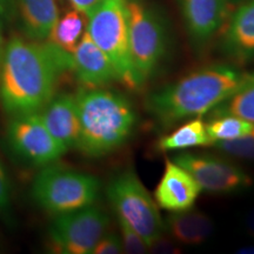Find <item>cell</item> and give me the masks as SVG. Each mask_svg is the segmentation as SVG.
Segmentation results:
<instances>
[{
    "instance_id": "5b68a950",
    "label": "cell",
    "mask_w": 254,
    "mask_h": 254,
    "mask_svg": "<svg viewBox=\"0 0 254 254\" xmlns=\"http://www.w3.org/2000/svg\"><path fill=\"white\" fill-rule=\"evenodd\" d=\"M87 18L86 31L113 64L119 82L136 90L129 57L127 0H101Z\"/></svg>"
},
{
    "instance_id": "f1b7e54d",
    "label": "cell",
    "mask_w": 254,
    "mask_h": 254,
    "mask_svg": "<svg viewBox=\"0 0 254 254\" xmlns=\"http://www.w3.org/2000/svg\"><path fill=\"white\" fill-rule=\"evenodd\" d=\"M0 21H1V20H0ZM4 49H5V45H4V38H2L1 24H0V63H1V59H2V53H4Z\"/></svg>"
},
{
    "instance_id": "f546056e",
    "label": "cell",
    "mask_w": 254,
    "mask_h": 254,
    "mask_svg": "<svg viewBox=\"0 0 254 254\" xmlns=\"http://www.w3.org/2000/svg\"><path fill=\"white\" fill-rule=\"evenodd\" d=\"M239 253H244V254H254V246H247V247H243L238 251Z\"/></svg>"
},
{
    "instance_id": "ac0fdd59",
    "label": "cell",
    "mask_w": 254,
    "mask_h": 254,
    "mask_svg": "<svg viewBox=\"0 0 254 254\" xmlns=\"http://www.w3.org/2000/svg\"><path fill=\"white\" fill-rule=\"evenodd\" d=\"M212 145L213 141L209 138L206 124L198 117L186 120L170 134L161 136L157 142V148L160 152H173Z\"/></svg>"
},
{
    "instance_id": "8fae6325",
    "label": "cell",
    "mask_w": 254,
    "mask_h": 254,
    "mask_svg": "<svg viewBox=\"0 0 254 254\" xmlns=\"http://www.w3.org/2000/svg\"><path fill=\"white\" fill-rule=\"evenodd\" d=\"M202 190L195 179L173 159H166L163 176L154 190V200L159 208L182 212L192 208Z\"/></svg>"
},
{
    "instance_id": "6da1fadb",
    "label": "cell",
    "mask_w": 254,
    "mask_h": 254,
    "mask_svg": "<svg viewBox=\"0 0 254 254\" xmlns=\"http://www.w3.org/2000/svg\"><path fill=\"white\" fill-rule=\"evenodd\" d=\"M73 55L49 41L12 37L0 63V100L11 116L40 112L56 95L59 79L72 71Z\"/></svg>"
},
{
    "instance_id": "9c48e42d",
    "label": "cell",
    "mask_w": 254,
    "mask_h": 254,
    "mask_svg": "<svg viewBox=\"0 0 254 254\" xmlns=\"http://www.w3.org/2000/svg\"><path fill=\"white\" fill-rule=\"evenodd\" d=\"M12 117L7 126V141L20 159L34 166L45 167L55 164L67 152L51 134L39 112Z\"/></svg>"
},
{
    "instance_id": "e0dca14e",
    "label": "cell",
    "mask_w": 254,
    "mask_h": 254,
    "mask_svg": "<svg viewBox=\"0 0 254 254\" xmlns=\"http://www.w3.org/2000/svg\"><path fill=\"white\" fill-rule=\"evenodd\" d=\"M27 39L45 41L59 18L56 0H14Z\"/></svg>"
},
{
    "instance_id": "52a82bcc",
    "label": "cell",
    "mask_w": 254,
    "mask_h": 254,
    "mask_svg": "<svg viewBox=\"0 0 254 254\" xmlns=\"http://www.w3.org/2000/svg\"><path fill=\"white\" fill-rule=\"evenodd\" d=\"M129 57L138 88L157 72L166 53V32L144 0H127Z\"/></svg>"
},
{
    "instance_id": "4316f807",
    "label": "cell",
    "mask_w": 254,
    "mask_h": 254,
    "mask_svg": "<svg viewBox=\"0 0 254 254\" xmlns=\"http://www.w3.org/2000/svg\"><path fill=\"white\" fill-rule=\"evenodd\" d=\"M71 2L72 7L80 11L87 17V14L97 6L101 0H68Z\"/></svg>"
},
{
    "instance_id": "44dd1931",
    "label": "cell",
    "mask_w": 254,
    "mask_h": 254,
    "mask_svg": "<svg viewBox=\"0 0 254 254\" xmlns=\"http://www.w3.org/2000/svg\"><path fill=\"white\" fill-rule=\"evenodd\" d=\"M206 128L213 142L232 140L253 133L254 123L234 116H219L213 117L211 122L206 124Z\"/></svg>"
},
{
    "instance_id": "d4e9b609",
    "label": "cell",
    "mask_w": 254,
    "mask_h": 254,
    "mask_svg": "<svg viewBox=\"0 0 254 254\" xmlns=\"http://www.w3.org/2000/svg\"><path fill=\"white\" fill-rule=\"evenodd\" d=\"M124 253L123 244L120 236L117 234H106L98 240L92 250L91 254H120Z\"/></svg>"
},
{
    "instance_id": "ba28073f",
    "label": "cell",
    "mask_w": 254,
    "mask_h": 254,
    "mask_svg": "<svg viewBox=\"0 0 254 254\" xmlns=\"http://www.w3.org/2000/svg\"><path fill=\"white\" fill-rule=\"evenodd\" d=\"M109 226V215L94 204L58 214L49 227V249L60 254H91Z\"/></svg>"
},
{
    "instance_id": "3957f363",
    "label": "cell",
    "mask_w": 254,
    "mask_h": 254,
    "mask_svg": "<svg viewBox=\"0 0 254 254\" xmlns=\"http://www.w3.org/2000/svg\"><path fill=\"white\" fill-rule=\"evenodd\" d=\"M79 114L77 150L87 158H101L128 141L138 116L125 95L99 88H81L75 94Z\"/></svg>"
},
{
    "instance_id": "4fadbf2b",
    "label": "cell",
    "mask_w": 254,
    "mask_h": 254,
    "mask_svg": "<svg viewBox=\"0 0 254 254\" xmlns=\"http://www.w3.org/2000/svg\"><path fill=\"white\" fill-rule=\"evenodd\" d=\"M179 5L190 38L202 45L226 23L230 0H179Z\"/></svg>"
},
{
    "instance_id": "603a6c76",
    "label": "cell",
    "mask_w": 254,
    "mask_h": 254,
    "mask_svg": "<svg viewBox=\"0 0 254 254\" xmlns=\"http://www.w3.org/2000/svg\"><path fill=\"white\" fill-rule=\"evenodd\" d=\"M118 222L124 253L142 254L148 252L147 243L138 232L133 230L126 221L122 220V219H118Z\"/></svg>"
},
{
    "instance_id": "5bb4252c",
    "label": "cell",
    "mask_w": 254,
    "mask_h": 254,
    "mask_svg": "<svg viewBox=\"0 0 254 254\" xmlns=\"http://www.w3.org/2000/svg\"><path fill=\"white\" fill-rule=\"evenodd\" d=\"M39 113L51 134L66 150L77 147L80 125L75 95L56 94Z\"/></svg>"
},
{
    "instance_id": "7c38bea8",
    "label": "cell",
    "mask_w": 254,
    "mask_h": 254,
    "mask_svg": "<svg viewBox=\"0 0 254 254\" xmlns=\"http://www.w3.org/2000/svg\"><path fill=\"white\" fill-rule=\"evenodd\" d=\"M75 78L82 88L106 87L118 80L116 68L86 31L73 52V67Z\"/></svg>"
},
{
    "instance_id": "9a60e30c",
    "label": "cell",
    "mask_w": 254,
    "mask_h": 254,
    "mask_svg": "<svg viewBox=\"0 0 254 254\" xmlns=\"http://www.w3.org/2000/svg\"><path fill=\"white\" fill-rule=\"evenodd\" d=\"M222 50L237 62L254 59V0H247L232 13L224 32Z\"/></svg>"
},
{
    "instance_id": "2e32d148",
    "label": "cell",
    "mask_w": 254,
    "mask_h": 254,
    "mask_svg": "<svg viewBox=\"0 0 254 254\" xmlns=\"http://www.w3.org/2000/svg\"><path fill=\"white\" fill-rule=\"evenodd\" d=\"M165 232L176 241L187 246L201 245L213 232V222L201 211L190 208L172 212L164 221Z\"/></svg>"
},
{
    "instance_id": "7a4b0ae2",
    "label": "cell",
    "mask_w": 254,
    "mask_h": 254,
    "mask_svg": "<svg viewBox=\"0 0 254 254\" xmlns=\"http://www.w3.org/2000/svg\"><path fill=\"white\" fill-rule=\"evenodd\" d=\"M246 74L224 64L205 66L151 93L146 109L159 125L168 128L213 111L239 88Z\"/></svg>"
},
{
    "instance_id": "30bf717a",
    "label": "cell",
    "mask_w": 254,
    "mask_h": 254,
    "mask_svg": "<svg viewBox=\"0 0 254 254\" xmlns=\"http://www.w3.org/2000/svg\"><path fill=\"white\" fill-rule=\"evenodd\" d=\"M173 160L194 178L201 190L212 194L240 192L253 184L246 171L227 159L211 154L180 153Z\"/></svg>"
},
{
    "instance_id": "83f0119b",
    "label": "cell",
    "mask_w": 254,
    "mask_h": 254,
    "mask_svg": "<svg viewBox=\"0 0 254 254\" xmlns=\"http://www.w3.org/2000/svg\"><path fill=\"white\" fill-rule=\"evenodd\" d=\"M245 227L247 233H249L251 237L254 238V209H252V211L247 214V217L245 219Z\"/></svg>"
},
{
    "instance_id": "277c9868",
    "label": "cell",
    "mask_w": 254,
    "mask_h": 254,
    "mask_svg": "<svg viewBox=\"0 0 254 254\" xmlns=\"http://www.w3.org/2000/svg\"><path fill=\"white\" fill-rule=\"evenodd\" d=\"M99 192L100 182L95 177L53 164L43 167L31 190L37 205L53 215L94 204Z\"/></svg>"
},
{
    "instance_id": "7402d4cb",
    "label": "cell",
    "mask_w": 254,
    "mask_h": 254,
    "mask_svg": "<svg viewBox=\"0 0 254 254\" xmlns=\"http://www.w3.org/2000/svg\"><path fill=\"white\" fill-rule=\"evenodd\" d=\"M212 146L227 155L246 159V160H254V132L232 140L215 141Z\"/></svg>"
},
{
    "instance_id": "ffe728a7",
    "label": "cell",
    "mask_w": 254,
    "mask_h": 254,
    "mask_svg": "<svg viewBox=\"0 0 254 254\" xmlns=\"http://www.w3.org/2000/svg\"><path fill=\"white\" fill-rule=\"evenodd\" d=\"M234 116L254 123V73H247L239 88L213 110V117Z\"/></svg>"
},
{
    "instance_id": "cb8c5ba5",
    "label": "cell",
    "mask_w": 254,
    "mask_h": 254,
    "mask_svg": "<svg viewBox=\"0 0 254 254\" xmlns=\"http://www.w3.org/2000/svg\"><path fill=\"white\" fill-rule=\"evenodd\" d=\"M12 213L11 185L1 161H0V217L8 220Z\"/></svg>"
},
{
    "instance_id": "8992f818",
    "label": "cell",
    "mask_w": 254,
    "mask_h": 254,
    "mask_svg": "<svg viewBox=\"0 0 254 254\" xmlns=\"http://www.w3.org/2000/svg\"><path fill=\"white\" fill-rule=\"evenodd\" d=\"M106 195L117 218L138 232L148 247L163 237L165 225L159 206L134 171L126 170L113 177L106 187Z\"/></svg>"
},
{
    "instance_id": "484cf974",
    "label": "cell",
    "mask_w": 254,
    "mask_h": 254,
    "mask_svg": "<svg viewBox=\"0 0 254 254\" xmlns=\"http://www.w3.org/2000/svg\"><path fill=\"white\" fill-rule=\"evenodd\" d=\"M15 13L14 0H0V20L11 21Z\"/></svg>"
},
{
    "instance_id": "d6986e66",
    "label": "cell",
    "mask_w": 254,
    "mask_h": 254,
    "mask_svg": "<svg viewBox=\"0 0 254 254\" xmlns=\"http://www.w3.org/2000/svg\"><path fill=\"white\" fill-rule=\"evenodd\" d=\"M85 17L86 15L78 9H69L63 17L58 18L46 41L64 52L73 55L86 32L87 24L85 21Z\"/></svg>"
}]
</instances>
